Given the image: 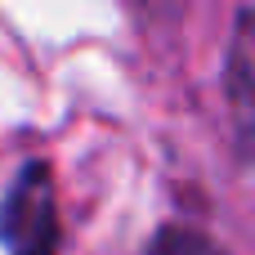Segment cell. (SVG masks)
Listing matches in <instances>:
<instances>
[{
    "label": "cell",
    "mask_w": 255,
    "mask_h": 255,
    "mask_svg": "<svg viewBox=\"0 0 255 255\" xmlns=\"http://www.w3.org/2000/svg\"><path fill=\"white\" fill-rule=\"evenodd\" d=\"M63 220L58 188L45 157H27L0 193V251L4 255H58Z\"/></svg>",
    "instance_id": "6da1fadb"
},
{
    "label": "cell",
    "mask_w": 255,
    "mask_h": 255,
    "mask_svg": "<svg viewBox=\"0 0 255 255\" xmlns=\"http://www.w3.org/2000/svg\"><path fill=\"white\" fill-rule=\"evenodd\" d=\"M224 90H229V112L238 130V152L251 157V134H255V9L242 4L233 18L229 54H224Z\"/></svg>",
    "instance_id": "7a4b0ae2"
},
{
    "label": "cell",
    "mask_w": 255,
    "mask_h": 255,
    "mask_svg": "<svg viewBox=\"0 0 255 255\" xmlns=\"http://www.w3.org/2000/svg\"><path fill=\"white\" fill-rule=\"evenodd\" d=\"M139 255H233L229 247H220L215 238H206L202 229H188V224H161L148 247Z\"/></svg>",
    "instance_id": "3957f363"
}]
</instances>
